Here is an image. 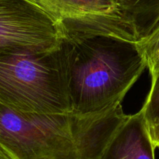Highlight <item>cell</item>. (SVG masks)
Wrapping results in <instances>:
<instances>
[{"mask_svg": "<svg viewBox=\"0 0 159 159\" xmlns=\"http://www.w3.org/2000/svg\"><path fill=\"white\" fill-rule=\"evenodd\" d=\"M127 117L121 102L86 115L19 112L0 103V147L12 159H99Z\"/></svg>", "mask_w": 159, "mask_h": 159, "instance_id": "obj_1", "label": "cell"}, {"mask_svg": "<svg viewBox=\"0 0 159 159\" xmlns=\"http://www.w3.org/2000/svg\"><path fill=\"white\" fill-rule=\"evenodd\" d=\"M62 43L75 115L97 113L122 102L148 68L138 41L108 35L67 34Z\"/></svg>", "mask_w": 159, "mask_h": 159, "instance_id": "obj_2", "label": "cell"}, {"mask_svg": "<svg viewBox=\"0 0 159 159\" xmlns=\"http://www.w3.org/2000/svg\"><path fill=\"white\" fill-rule=\"evenodd\" d=\"M0 103L26 113L71 112L63 43L40 52L0 49Z\"/></svg>", "mask_w": 159, "mask_h": 159, "instance_id": "obj_3", "label": "cell"}, {"mask_svg": "<svg viewBox=\"0 0 159 159\" xmlns=\"http://www.w3.org/2000/svg\"><path fill=\"white\" fill-rule=\"evenodd\" d=\"M64 37L59 20L40 0H0V49L50 51Z\"/></svg>", "mask_w": 159, "mask_h": 159, "instance_id": "obj_4", "label": "cell"}, {"mask_svg": "<svg viewBox=\"0 0 159 159\" xmlns=\"http://www.w3.org/2000/svg\"><path fill=\"white\" fill-rule=\"evenodd\" d=\"M67 34L108 35L138 41L124 0H40Z\"/></svg>", "mask_w": 159, "mask_h": 159, "instance_id": "obj_5", "label": "cell"}, {"mask_svg": "<svg viewBox=\"0 0 159 159\" xmlns=\"http://www.w3.org/2000/svg\"><path fill=\"white\" fill-rule=\"evenodd\" d=\"M155 147L144 108L127 119L118 128L99 159H155Z\"/></svg>", "mask_w": 159, "mask_h": 159, "instance_id": "obj_6", "label": "cell"}, {"mask_svg": "<svg viewBox=\"0 0 159 159\" xmlns=\"http://www.w3.org/2000/svg\"><path fill=\"white\" fill-rule=\"evenodd\" d=\"M138 41L150 34L159 23V0H124Z\"/></svg>", "mask_w": 159, "mask_h": 159, "instance_id": "obj_7", "label": "cell"}, {"mask_svg": "<svg viewBox=\"0 0 159 159\" xmlns=\"http://www.w3.org/2000/svg\"><path fill=\"white\" fill-rule=\"evenodd\" d=\"M138 42L144 51L152 77L159 72V23L147 37Z\"/></svg>", "mask_w": 159, "mask_h": 159, "instance_id": "obj_8", "label": "cell"}, {"mask_svg": "<svg viewBox=\"0 0 159 159\" xmlns=\"http://www.w3.org/2000/svg\"><path fill=\"white\" fill-rule=\"evenodd\" d=\"M143 108L149 126L159 123V72L152 77V87Z\"/></svg>", "mask_w": 159, "mask_h": 159, "instance_id": "obj_9", "label": "cell"}, {"mask_svg": "<svg viewBox=\"0 0 159 159\" xmlns=\"http://www.w3.org/2000/svg\"><path fill=\"white\" fill-rule=\"evenodd\" d=\"M150 133L152 142L155 147H157L159 145V123L150 126Z\"/></svg>", "mask_w": 159, "mask_h": 159, "instance_id": "obj_10", "label": "cell"}, {"mask_svg": "<svg viewBox=\"0 0 159 159\" xmlns=\"http://www.w3.org/2000/svg\"><path fill=\"white\" fill-rule=\"evenodd\" d=\"M0 159H12L6 152L4 150L0 147Z\"/></svg>", "mask_w": 159, "mask_h": 159, "instance_id": "obj_11", "label": "cell"}, {"mask_svg": "<svg viewBox=\"0 0 159 159\" xmlns=\"http://www.w3.org/2000/svg\"><path fill=\"white\" fill-rule=\"evenodd\" d=\"M158 147V149H159V145H158V147Z\"/></svg>", "mask_w": 159, "mask_h": 159, "instance_id": "obj_12", "label": "cell"}]
</instances>
